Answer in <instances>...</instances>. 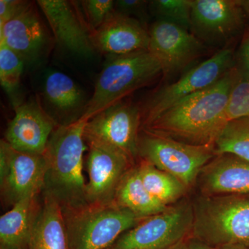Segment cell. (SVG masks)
<instances>
[{
    "label": "cell",
    "mask_w": 249,
    "mask_h": 249,
    "mask_svg": "<svg viewBox=\"0 0 249 249\" xmlns=\"http://www.w3.org/2000/svg\"><path fill=\"white\" fill-rule=\"evenodd\" d=\"M45 155L18 151L4 139L0 142V186L9 205L38 196L45 186Z\"/></svg>",
    "instance_id": "9"
},
{
    "label": "cell",
    "mask_w": 249,
    "mask_h": 249,
    "mask_svg": "<svg viewBox=\"0 0 249 249\" xmlns=\"http://www.w3.org/2000/svg\"><path fill=\"white\" fill-rule=\"evenodd\" d=\"M117 12L135 18L142 24L148 20L149 1L143 0H119L116 1ZM145 26V25H144Z\"/></svg>",
    "instance_id": "29"
},
{
    "label": "cell",
    "mask_w": 249,
    "mask_h": 249,
    "mask_svg": "<svg viewBox=\"0 0 249 249\" xmlns=\"http://www.w3.org/2000/svg\"><path fill=\"white\" fill-rule=\"evenodd\" d=\"M45 23L31 2L21 12L0 26V42L16 52L24 61L40 57L50 44Z\"/></svg>",
    "instance_id": "16"
},
{
    "label": "cell",
    "mask_w": 249,
    "mask_h": 249,
    "mask_svg": "<svg viewBox=\"0 0 249 249\" xmlns=\"http://www.w3.org/2000/svg\"><path fill=\"white\" fill-rule=\"evenodd\" d=\"M142 110L129 101H121L87 121L85 142H96L124 152L132 160L139 155Z\"/></svg>",
    "instance_id": "10"
},
{
    "label": "cell",
    "mask_w": 249,
    "mask_h": 249,
    "mask_svg": "<svg viewBox=\"0 0 249 249\" xmlns=\"http://www.w3.org/2000/svg\"><path fill=\"white\" fill-rule=\"evenodd\" d=\"M192 0H155L149 9L157 20L173 23L190 31Z\"/></svg>",
    "instance_id": "25"
},
{
    "label": "cell",
    "mask_w": 249,
    "mask_h": 249,
    "mask_svg": "<svg viewBox=\"0 0 249 249\" xmlns=\"http://www.w3.org/2000/svg\"><path fill=\"white\" fill-rule=\"evenodd\" d=\"M187 241H188L189 249H221L207 245V244L204 243V242H201L197 239L194 238V237Z\"/></svg>",
    "instance_id": "32"
},
{
    "label": "cell",
    "mask_w": 249,
    "mask_h": 249,
    "mask_svg": "<svg viewBox=\"0 0 249 249\" xmlns=\"http://www.w3.org/2000/svg\"><path fill=\"white\" fill-rule=\"evenodd\" d=\"M237 0H192L190 31L204 45L227 47L245 26Z\"/></svg>",
    "instance_id": "11"
},
{
    "label": "cell",
    "mask_w": 249,
    "mask_h": 249,
    "mask_svg": "<svg viewBox=\"0 0 249 249\" xmlns=\"http://www.w3.org/2000/svg\"><path fill=\"white\" fill-rule=\"evenodd\" d=\"M193 206V237L219 249L249 247V194L204 196Z\"/></svg>",
    "instance_id": "4"
},
{
    "label": "cell",
    "mask_w": 249,
    "mask_h": 249,
    "mask_svg": "<svg viewBox=\"0 0 249 249\" xmlns=\"http://www.w3.org/2000/svg\"><path fill=\"white\" fill-rule=\"evenodd\" d=\"M44 93L51 106L62 112L75 110L83 102L81 90L73 80L60 71L46 77Z\"/></svg>",
    "instance_id": "23"
},
{
    "label": "cell",
    "mask_w": 249,
    "mask_h": 249,
    "mask_svg": "<svg viewBox=\"0 0 249 249\" xmlns=\"http://www.w3.org/2000/svg\"><path fill=\"white\" fill-rule=\"evenodd\" d=\"M168 249H189L188 245V241L184 240L181 242H178L176 245L173 246Z\"/></svg>",
    "instance_id": "34"
},
{
    "label": "cell",
    "mask_w": 249,
    "mask_h": 249,
    "mask_svg": "<svg viewBox=\"0 0 249 249\" xmlns=\"http://www.w3.org/2000/svg\"><path fill=\"white\" fill-rule=\"evenodd\" d=\"M235 67L240 78H249V31L244 36L237 51Z\"/></svg>",
    "instance_id": "30"
},
{
    "label": "cell",
    "mask_w": 249,
    "mask_h": 249,
    "mask_svg": "<svg viewBox=\"0 0 249 249\" xmlns=\"http://www.w3.org/2000/svg\"><path fill=\"white\" fill-rule=\"evenodd\" d=\"M237 2L242 8L244 14L249 16V0H237Z\"/></svg>",
    "instance_id": "33"
},
{
    "label": "cell",
    "mask_w": 249,
    "mask_h": 249,
    "mask_svg": "<svg viewBox=\"0 0 249 249\" xmlns=\"http://www.w3.org/2000/svg\"><path fill=\"white\" fill-rule=\"evenodd\" d=\"M229 121L249 117V78L239 77L229 97L227 109Z\"/></svg>",
    "instance_id": "27"
},
{
    "label": "cell",
    "mask_w": 249,
    "mask_h": 249,
    "mask_svg": "<svg viewBox=\"0 0 249 249\" xmlns=\"http://www.w3.org/2000/svg\"><path fill=\"white\" fill-rule=\"evenodd\" d=\"M38 196L16 203L0 217V243L4 249H31L42 204Z\"/></svg>",
    "instance_id": "19"
},
{
    "label": "cell",
    "mask_w": 249,
    "mask_h": 249,
    "mask_svg": "<svg viewBox=\"0 0 249 249\" xmlns=\"http://www.w3.org/2000/svg\"><path fill=\"white\" fill-rule=\"evenodd\" d=\"M58 127L37 100L19 105L8 124L5 139L18 151L44 155L49 139Z\"/></svg>",
    "instance_id": "14"
},
{
    "label": "cell",
    "mask_w": 249,
    "mask_h": 249,
    "mask_svg": "<svg viewBox=\"0 0 249 249\" xmlns=\"http://www.w3.org/2000/svg\"><path fill=\"white\" fill-rule=\"evenodd\" d=\"M31 1L23 0H1L0 1V26L25 9Z\"/></svg>",
    "instance_id": "31"
},
{
    "label": "cell",
    "mask_w": 249,
    "mask_h": 249,
    "mask_svg": "<svg viewBox=\"0 0 249 249\" xmlns=\"http://www.w3.org/2000/svg\"><path fill=\"white\" fill-rule=\"evenodd\" d=\"M238 78L234 67L215 84L162 113L142 127L143 131L191 145L214 147L229 121L228 103Z\"/></svg>",
    "instance_id": "1"
},
{
    "label": "cell",
    "mask_w": 249,
    "mask_h": 249,
    "mask_svg": "<svg viewBox=\"0 0 249 249\" xmlns=\"http://www.w3.org/2000/svg\"><path fill=\"white\" fill-rule=\"evenodd\" d=\"M85 21L90 32L97 30L115 11L112 0H86L80 1Z\"/></svg>",
    "instance_id": "28"
},
{
    "label": "cell",
    "mask_w": 249,
    "mask_h": 249,
    "mask_svg": "<svg viewBox=\"0 0 249 249\" xmlns=\"http://www.w3.org/2000/svg\"><path fill=\"white\" fill-rule=\"evenodd\" d=\"M114 201L142 219L168 209V206L157 201L147 191L137 166L131 168L124 175L116 190Z\"/></svg>",
    "instance_id": "21"
},
{
    "label": "cell",
    "mask_w": 249,
    "mask_h": 249,
    "mask_svg": "<svg viewBox=\"0 0 249 249\" xmlns=\"http://www.w3.org/2000/svg\"><path fill=\"white\" fill-rule=\"evenodd\" d=\"M139 155L156 168L191 186L201 170L215 157L214 147L198 146L143 131L139 134Z\"/></svg>",
    "instance_id": "7"
},
{
    "label": "cell",
    "mask_w": 249,
    "mask_h": 249,
    "mask_svg": "<svg viewBox=\"0 0 249 249\" xmlns=\"http://www.w3.org/2000/svg\"><path fill=\"white\" fill-rule=\"evenodd\" d=\"M0 249H3V248H0Z\"/></svg>",
    "instance_id": "36"
},
{
    "label": "cell",
    "mask_w": 249,
    "mask_h": 249,
    "mask_svg": "<svg viewBox=\"0 0 249 249\" xmlns=\"http://www.w3.org/2000/svg\"><path fill=\"white\" fill-rule=\"evenodd\" d=\"M205 196L249 194V160L232 154H218L199 175Z\"/></svg>",
    "instance_id": "18"
},
{
    "label": "cell",
    "mask_w": 249,
    "mask_h": 249,
    "mask_svg": "<svg viewBox=\"0 0 249 249\" xmlns=\"http://www.w3.org/2000/svg\"><path fill=\"white\" fill-rule=\"evenodd\" d=\"M149 31L148 51L162 69V75L170 78L183 71L204 55L206 46L184 28L157 20Z\"/></svg>",
    "instance_id": "12"
},
{
    "label": "cell",
    "mask_w": 249,
    "mask_h": 249,
    "mask_svg": "<svg viewBox=\"0 0 249 249\" xmlns=\"http://www.w3.org/2000/svg\"><path fill=\"white\" fill-rule=\"evenodd\" d=\"M31 249H70L61 206L49 195L44 194Z\"/></svg>",
    "instance_id": "20"
},
{
    "label": "cell",
    "mask_w": 249,
    "mask_h": 249,
    "mask_svg": "<svg viewBox=\"0 0 249 249\" xmlns=\"http://www.w3.org/2000/svg\"><path fill=\"white\" fill-rule=\"evenodd\" d=\"M235 67V55L231 47H224L188 70L175 83L164 85L152 93L142 110V127L184 98L215 84Z\"/></svg>",
    "instance_id": "6"
},
{
    "label": "cell",
    "mask_w": 249,
    "mask_h": 249,
    "mask_svg": "<svg viewBox=\"0 0 249 249\" xmlns=\"http://www.w3.org/2000/svg\"><path fill=\"white\" fill-rule=\"evenodd\" d=\"M214 148L216 155L232 154L249 160V117L228 121Z\"/></svg>",
    "instance_id": "24"
},
{
    "label": "cell",
    "mask_w": 249,
    "mask_h": 249,
    "mask_svg": "<svg viewBox=\"0 0 249 249\" xmlns=\"http://www.w3.org/2000/svg\"><path fill=\"white\" fill-rule=\"evenodd\" d=\"M137 167L147 191L165 206H168L178 201L186 193V185L173 175L158 169L146 160H142Z\"/></svg>",
    "instance_id": "22"
},
{
    "label": "cell",
    "mask_w": 249,
    "mask_h": 249,
    "mask_svg": "<svg viewBox=\"0 0 249 249\" xmlns=\"http://www.w3.org/2000/svg\"><path fill=\"white\" fill-rule=\"evenodd\" d=\"M193 204L180 203L142 219L124 232L108 249H168L193 230Z\"/></svg>",
    "instance_id": "8"
},
{
    "label": "cell",
    "mask_w": 249,
    "mask_h": 249,
    "mask_svg": "<svg viewBox=\"0 0 249 249\" xmlns=\"http://www.w3.org/2000/svg\"><path fill=\"white\" fill-rule=\"evenodd\" d=\"M160 75V62L149 51L113 57L98 76L92 96L85 105L79 119L89 121L134 91L151 84Z\"/></svg>",
    "instance_id": "3"
},
{
    "label": "cell",
    "mask_w": 249,
    "mask_h": 249,
    "mask_svg": "<svg viewBox=\"0 0 249 249\" xmlns=\"http://www.w3.org/2000/svg\"><path fill=\"white\" fill-rule=\"evenodd\" d=\"M36 4L59 45L82 56L93 54L95 48L91 32L75 4L65 0H38Z\"/></svg>",
    "instance_id": "15"
},
{
    "label": "cell",
    "mask_w": 249,
    "mask_h": 249,
    "mask_svg": "<svg viewBox=\"0 0 249 249\" xmlns=\"http://www.w3.org/2000/svg\"><path fill=\"white\" fill-rule=\"evenodd\" d=\"M24 63L19 55L0 42V83L8 93L14 92L19 86Z\"/></svg>",
    "instance_id": "26"
},
{
    "label": "cell",
    "mask_w": 249,
    "mask_h": 249,
    "mask_svg": "<svg viewBox=\"0 0 249 249\" xmlns=\"http://www.w3.org/2000/svg\"><path fill=\"white\" fill-rule=\"evenodd\" d=\"M221 249H249V247L243 245H228L222 247Z\"/></svg>",
    "instance_id": "35"
},
{
    "label": "cell",
    "mask_w": 249,
    "mask_h": 249,
    "mask_svg": "<svg viewBox=\"0 0 249 249\" xmlns=\"http://www.w3.org/2000/svg\"><path fill=\"white\" fill-rule=\"evenodd\" d=\"M87 121L78 119L60 125L49 139L44 194L53 197L63 211L88 205L84 174V132Z\"/></svg>",
    "instance_id": "2"
},
{
    "label": "cell",
    "mask_w": 249,
    "mask_h": 249,
    "mask_svg": "<svg viewBox=\"0 0 249 249\" xmlns=\"http://www.w3.org/2000/svg\"><path fill=\"white\" fill-rule=\"evenodd\" d=\"M70 249H108L142 219L114 201L63 211Z\"/></svg>",
    "instance_id": "5"
},
{
    "label": "cell",
    "mask_w": 249,
    "mask_h": 249,
    "mask_svg": "<svg viewBox=\"0 0 249 249\" xmlns=\"http://www.w3.org/2000/svg\"><path fill=\"white\" fill-rule=\"evenodd\" d=\"M93 47L111 56L148 51L149 31L138 19L114 11L97 30L91 33Z\"/></svg>",
    "instance_id": "17"
},
{
    "label": "cell",
    "mask_w": 249,
    "mask_h": 249,
    "mask_svg": "<svg viewBox=\"0 0 249 249\" xmlns=\"http://www.w3.org/2000/svg\"><path fill=\"white\" fill-rule=\"evenodd\" d=\"M87 143L89 147L86 163L88 204L113 202L121 180L131 168L132 160L124 152L103 144Z\"/></svg>",
    "instance_id": "13"
}]
</instances>
